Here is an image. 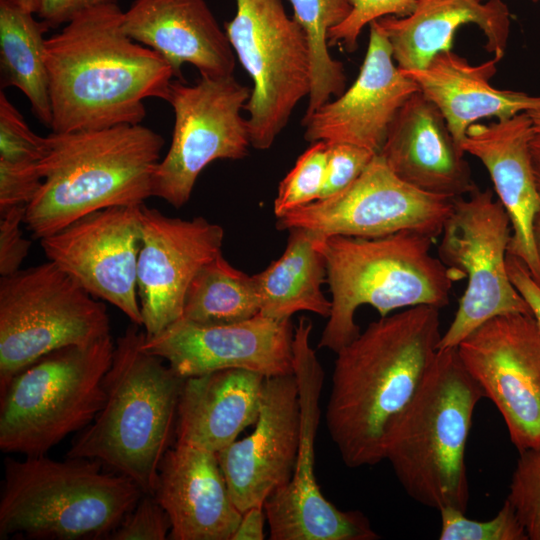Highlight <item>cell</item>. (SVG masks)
<instances>
[{"mask_svg":"<svg viewBox=\"0 0 540 540\" xmlns=\"http://www.w3.org/2000/svg\"><path fill=\"white\" fill-rule=\"evenodd\" d=\"M439 310L421 305L380 317L336 353L325 421L347 467L384 460L387 432L438 351Z\"/></svg>","mask_w":540,"mask_h":540,"instance_id":"obj_1","label":"cell"},{"mask_svg":"<svg viewBox=\"0 0 540 540\" xmlns=\"http://www.w3.org/2000/svg\"><path fill=\"white\" fill-rule=\"evenodd\" d=\"M122 16L118 4L93 7L46 39L52 132L141 124L144 100L167 101L171 67L125 34Z\"/></svg>","mask_w":540,"mask_h":540,"instance_id":"obj_2","label":"cell"},{"mask_svg":"<svg viewBox=\"0 0 540 540\" xmlns=\"http://www.w3.org/2000/svg\"><path fill=\"white\" fill-rule=\"evenodd\" d=\"M131 323L114 343L103 379L105 399L66 456L95 460L153 494L170 448L185 378L143 347L145 331Z\"/></svg>","mask_w":540,"mask_h":540,"instance_id":"obj_3","label":"cell"},{"mask_svg":"<svg viewBox=\"0 0 540 540\" xmlns=\"http://www.w3.org/2000/svg\"><path fill=\"white\" fill-rule=\"evenodd\" d=\"M42 184L26 206L24 224L42 239L75 220L152 196L164 139L141 124L46 136Z\"/></svg>","mask_w":540,"mask_h":540,"instance_id":"obj_4","label":"cell"},{"mask_svg":"<svg viewBox=\"0 0 540 540\" xmlns=\"http://www.w3.org/2000/svg\"><path fill=\"white\" fill-rule=\"evenodd\" d=\"M318 235L331 292L319 348L335 353L359 335L354 317L360 306L370 305L380 317L421 305L441 309L454 282L464 278L431 254L435 237L420 231L376 238Z\"/></svg>","mask_w":540,"mask_h":540,"instance_id":"obj_5","label":"cell"},{"mask_svg":"<svg viewBox=\"0 0 540 540\" xmlns=\"http://www.w3.org/2000/svg\"><path fill=\"white\" fill-rule=\"evenodd\" d=\"M483 391L457 347L438 349L414 398L385 438L388 460L404 491L423 506L466 511L465 450Z\"/></svg>","mask_w":540,"mask_h":540,"instance_id":"obj_6","label":"cell"},{"mask_svg":"<svg viewBox=\"0 0 540 540\" xmlns=\"http://www.w3.org/2000/svg\"><path fill=\"white\" fill-rule=\"evenodd\" d=\"M95 460L6 457L0 539H107L143 491Z\"/></svg>","mask_w":540,"mask_h":540,"instance_id":"obj_7","label":"cell"},{"mask_svg":"<svg viewBox=\"0 0 540 540\" xmlns=\"http://www.w3.org/2000/svg\"><path fill=\"white\" fill-rule=\"evenodd\" d=\"M111 335L54 350L21 370L0 392V449L46 455L81 432L105 399L103 379L113 357Z\"/></svg>","mask_w":540,"mask_h":540,"instance_id":"obj_8","label":"cell"},{"mask_svg":"<svg viewBox=\"0 0 540 540\" xmlns=\"http://www.w3.org/2000/svg\"><path fill=\"white\" fill-rule=\"evenodd\" d=\"M109 334L104 303L55 263L1 276L0 392L42 356Z\"/></svg>","mask_w":540,"mask_h":540,"instance_id":"obj_9","label":"cell"},{"mask_svg":"<svg viewBox=\"0 0 540 540\" xmlns=\"http://www.w3.org/2000/svg\"><path fill=\"white\" fill-rule=\"evenodd\" d=\"M235 1V16L224 24V31L253 82L244 107L251 146L266 150L310 92L308 41L282 0Z\"/></svg>","mask_w":540,"mask_h":540,"instance_id":"obj_10","label":"cell"},{"mask_svg":"<svg viewBox=\"0 0 540 540\" xmlns=\"http://www.w3.org/2000/svg\"><path fill=\"white\" fill-rule=\"evenodd\" d=\"M440 235L439 259L462 273L467 285L438 349L456 348L496 316L531 314L508 274L511 223L490 188L454 199Z\"/></svg>","mask_w":540,"mask_h":540,"instance_id":"obj_11","label":"cell"},{"mask_svg":"<svg viewBox=\"0 0 540 540\" xmlns=\"http://www.w3.org/2000/svg\"><path fill=\"white\" fill-rule=\"evenodd\" d=\"M312 322L294 326L293 374L300 405V441L290 481L264 503L271 540H377L360 511H342L322 494L315 476V438L320 421L324 371L310 343Z\"/></svg>","mask_w":540,"mask_h":540,"instance_id":"obj_12","label":"cell"},{"mask_svg":"<svg viewBox=\"0 0 540 540\" xmlns=\"http://www.w3.org/2000/svg\"><path fill=\"white\" fill-rule=\"evenodd\" d=\"M250 96L249 87L233 75L201 76L193 85L172 80L167 102L174 112V128L170 147L154 175L152 196L180 208L189 201L207 165L248 154L250 133L241 111Z\"/></svg>","mask_w":540,"mask_h":540,"instance_id":"obj_13","label":"cell"},{"mask_svg":"<svg viewBox=\"0 0 540 540\" xmlns=\"http://www.w3.org/2000/svg\"><path fill=\"white\" fill-rule=\"evenodd\" d=\"M454 199L423 192L397 177L376 154L343 191L277 218L279 230L302 228L322 236L363 238L415 230L438 237Z\"/></svg>","mask_w":540,"mask_h":540,"instance_id":"obj_14","label":"cell"},{"mask_svg":"<svg viewBox=\"0 0 540 540\" xmlns=\"http://www.w3.org/2000/svg\"><path fill=\"white\" fill-rule=\"evenodd\" d=\"M457 350L484 397L500 412L517 451L540 448V327L534 317L496 316Z\"/></svg>","mask_w":540,"mask_h":540,"instance_id":"obj_15","label":"cell"},{"mask_svg":"<svg viewBox=\"0 0 540 540\" xmlns=\"http://www.w3.org/2000/svg\"><path fill=\"white\" fill-rule=\"evenodd\" d=\"M142 205L95 211L40 239L49 261L141 327L137 261Z\"/></svg>","mask_w":540,"mask_h":540,"instance_id":"obj_16","label":"cell"},{"mask_svg":"<svg viewBox=\"0 0 540 540\" xmlns=\"http://www.w3.org/2000/svg\"><path fill=\"white\" fill-rule=\"evenodd\" d=\"M294 326L258 314L228 324H196L178 319L143 342L181 377L225 369H245L265 378L293 373Z\"/></svg>","mask_w":540,"mask_h":540,"instance_id":"obj_17","label":"cell"},{"mask_svg":"<svg viewBox=\"0 0 540 540\" xmlns=\"http://www.w3.org/2000/svg\"><path fill=\"white\" fill-rule=\"evenodd\" d=\"M141 228L137 294L142 327L152 336L180 319L191 281L221 253L224 230L203 217H168L145 204Z\"/></svg>","mask_w":540,"mask_h":540,"instance_id":"obj_18","label":"cell"},{"mask_svg":"<svg viewBox=\"0 0 540 540\" xmlns=\"http://www.w3.org/2000/svg\"><path fill=\"white\" fill-rule=\"evenodd\" d=\"M360 72L335 100L304 115V138L310 143H349L378 154L398 111L418 85L395 65L390 43L376 21Z\"/></svg>","mask_w":540,"mask_h":540,"instance_id":"obj_19","label":"cell"},{"mask_svg":"<svg viewBox=\"0 0 540 540\" xmlns=\"http://www.w3.org/2000/svg\"><path fill=\"white\" fill-rule=\"evenodd\" d=\"M254 425L251 434L217 453L231 498L242 513L264 505L293 475L300 441V405L293 373L265 378Z\"/></svg>","mask_w":540,"mask_h":540,"instance_id":"obj_20","label":"cell"},{"mask_svg":"<svg viewBox=\"0 0 540 540\" xmlns=\"http://www.w3.org/2000/svg\"><path fill=\"white\" fill-rule=\"evenodd\" d=\"M534 135L532 118L523 112L488 125H470L460 147L487 169L511 223L508 254L522 261L540 285V263L533 241V223L540 210L530 152Z\"/></svg>","mask_w":540,"mask_h":540,"instance_id":"obj_21","label":"cell"},{"mask_svg":"<svg viewBox=\"0 0 540 540\" xmlns=\"http://www.w3.org/2000/svg\"><path fill=\"white\" fill-rule=\"evenodd\" d=\"M378 154L397 177L423 192L456 199L477 189L443 114L421 91L400 108Z\"/></svg>","mask_w":540,"mask_h":540,"instance_id":"obj_22","label":"cell"},{"mask_svg":"<svg viewBox=\"0 0 540 540\" xmlns=\"http://www.w3.org/2000/svg\"><path fill=\"white\" fill-rule=\"evenodd\" d=\"M125 34L158 53L174 77L189 63L202 77L233 75L235 53L205 0H134L123 12Z\"/></svg>","mask_w":540,"mask_h":540,"instance_id":"obj_23","label":"cell"},{"mask_svg":"<svg viewBox=\"0 0 540 540\" xmlns=\"http://www.w3.org/2000/svg\"><path fill=\"white\" fill-rule=\"evenodd\" d=\"M153 495L170 519L172 540H231L242 516L217 453L198 447L168 449Z\"/></svg>","mask_w":540,"mask_h":540,"instance_id":"obj_24","label":"cell"},{"mask_svg":"<svg viewBox=\"0 0 540 540\" xmlns=\"http://www.w3.org/2000/svg\"><path fill=\"white\" fill-rule=\"evenodd\" d=\"M482 1L417 0L411 14L375 21L402 70L423 69L437 54L451 50L456 31L465 24H475L482 30L486 50L500 61L510 33V12L501 0Z\"/></svg>","mask_w":540,"mask_h":540,"instance_id":"obj_25","label":"cell"},{"mask_svg":"<svg viewBox=\"0 0 540 540\" xmlns=\"http://www.w3.org/2000/svg\"><path fill=\"white\" fill-rule=\"evenodd\" d=\"M265 377L225 369L185 378L177 407L175 444L220 452L258 418Z\"/></svg>","mask_w":540,"mask_h":540,"instance_id":"obj_26","label":"cell"},{"mask_svg":"<svg viewBox=\"0 0 540 540\" xmlns=\"http://www.w3.org/2000/svg\"><path fill=\"white\" fill-rule=\"evenodd\" d=\"M498 62L493 57L480 65H470L449 50L437 54L423 69L401 70L439 108L460 147L468 127L480 119L503 120L540 110V96L491 86Z\"/></svg>","mask_w":540,"mask_h":540,"instance_id":"obj_27","label":"cell"},{"mask_svg":"<svg viewBox=\"0 0 540 540\" xmlns=\"http://www.w3.org/2000/svg\"><path fill=\"white\" fill-rule=\"evenodd\" d=\"M280 258L254 275L260 302L259 314L276 320H290L300 311L328 318L331 300L321 290L327 281L324 256L316 232L292 228Z\"/></svg>","mask_w":540,"mask_h":540,"instance_id":"obj_28","label":"cell"},{"mask_svg":"<svg viewBox=\"0 0 540 540\" xmlns=\"http://www.w3.org/2000/svg\"><path fill=\"white\" fill-rule=\"evenodd\" d=\"M49 29L18 0H0L1 87L23 92L34 116L48 128L52 115L44 35Z\"/></svg>","mask_w":540,"mask_h":540,"instance_id":"obj_29","label":"cell"},{"mask_svg":"<svg viewBox=\"0 0 540 540\" xmlns=\"http://www.w3.org/2000/svg\"><path fill=\"white\" fill-rule=\"evenodd\" d=\"M260 312L253 276L234 268L222 252L204 264L191 281L181 319L204 325L250 319Z\"/></svg>","mask_w":540,"mask_h":540,"instance_id":"obj_30","label":"cell"},{"mask_svg":"<svg viewBox=\"0 0 540 540\" xmlns=\"http://www.w3.org/2000/svg\"><path fill=\"white\" fill-rule=\"evenodd\" d=\"M294 18L303 28L309 46L311 86L305 115H309L345 89L342 62L328 50L329 31L343 22L352 9L351 0H289Z\"/></svg>","mask_w":540,"mask_h":540,"instance_id":"obj_31","label":"cell"},{"mask_svg":"<svg viewBox=\"0 0 540 540\" xmlns=\"http://www.w3.org/2000/svg\"><path fill=\"white\" fill-rule=\"evenodd\" d=\"M327 151V143L318 141L299 156L279 184L274 201L276 218L319 199L325 181Z\"/></svg>","mask_w":540,"mask_h":540,"instance_id":"obj_32","label":"cell"},{"mask_svg":"<svg viewBox=\"0 0 540 540\" xmlns=\"http://www.w3.org/2000/svg\"><path fill=\"white\" fill-rule=\"evenodd\" d=\"M441 540H529L515 509L505 500L497 515L480 521L467 518L465 512L445 506L439 509Z\"/></svg>","mask_w":540,"mask_h":540,"instance_id":"obj_33","label":"cell"},{"mask_svg":"<svg viewBox=\"0 0 540 540\" xmlns=\"http://www.w3.org/2000/svg\"><path fill=\"white\" fill-rule=\"evenodd\" d=\"M506 500L515 509L529 540H540V448L519 453Z\"/></svg>","mask_w":540,"mask_h":540,"instance_id":"obj_34","label":"cell"},{"mask_svg":"<svg viewBox=\"0 0 540 540\" xmlns=\"http://www.w3.org/2000/svg\"><path fill=\"white\" fill-rule=\"evenodd\" d=\"M47 148L46 137L35 134L21 113L0 92V160L40 162Z\"/></svg>","mask_w":540,"mask_h":540,"instance_id":"obj_35","label":"cell"},{"mask_svg":"<svg viewBox=\"0 0 540 540\" xmlns=\"http://www.w3.org/2000/svg\"><path fill=\"white\" fill-rule=\"evenodd\" d=\"M417 0H351L348 17L328 34L329 45L342 44L349 52L357 48L366 25L385 16L405 17L412 13Z\"/></svg>","mask_w":540,"mask_h":540,"instance_id":"obj_36","label":"cell"},{"mask_svg":"<svg viewBox=\"0 0 540 540\" xmlns=\"http://www.w3.org/2000/svg\"><path fill=\"white\" fill-rule=\"evenodd\" d=\"M170 530V519L163 507L153 494L144 493L107 539L165 540Z\"/></svg>","mask_w":540,"mask_h":540,"instance_id":"obj_37","label":"cell"},{"mask_svg":"<svg viewBox=\"0 0 540 540\" xmlns=\"http://www.w3.org/2000/svg\"><path fill=\"white\" fill-rule=\"evenodd\" d=\"M327 145L326 175L319 199L331 197L346 189L363 173L376 155L366 148L349 143Z\"/></svg>","mask_w":540,"mask_h":540,"instance_id":"obj_38","label":"cell"},{"mask_svg":"<svg viewBox=\"0 0 540 540\" xmlns=\"http://www.w3.org/2000/svg\"><path fill=\"white\" fill-rule=\"evenodd\" d=\"M40 162L0 160V211L27 206L42 184Z\"/></svg>","mask_w":540,"mask_h":540,"instance_id":"obj_39","label":"cell"},{"mask_svg":"<svg viewBox=\"0 0 540 540\" xmlns=\"http://www.w3.org/2000/svg\"><path fill=\"white\" fill-rule=\"evenodd\" d=\"M26 206H14L0 211V274L15 273L29 253L31 243L21 230Z\"/></svg>","mask_w":540,"mask_h":540,"instance_id":"obj_40","label":"cell"},{"mask_svg":"<svg viewBox=\"0 0 540 540\" xmlns=\"http://www.w3.org/2000/svg\"><path fill=\"white\" fill-rule=\"evenodd\" d=\"M108 4H118V0H43L38 15L50 28H55L88 9Z\"/></svg>","mask_w":540,"mask_h":540,"instance_id":"obj_41","label":"cell"},{"mask_svg":"<svg viewBox=\"0 0 540 540\" xmlns=\"http://www.w3.org/2000/svg\"><path fill=\"white\" fill-rule=\"evenodd\" d=\"M507 270L513 285L540 327V285L533 279L524 263L511 254H507Z\"/></svg>","mask_w":540,"mask_h":540,"instance_id":"obj_42","label":"cell"},{"mask_svg":"<svg viewBox=\"0 0 540 540\" xmlns=\"http://www.w3.org/2000/svg\"><path fill=\"white\" fill-rule=\"evenodd\" d=\"M266 514L264 505H255L246 509L231 540H263Z\"/></svg>","mask_w":540,"mask_h":540,"instance_id":"obj_43","label":"cell"},{"mask_svg":"<svg viewBox=\"0 0 540 540\" xmlns=\"http://www.w3.org/2000/svg\"><path fill=\"white\" fill-rule=\"evenodd\" d=\"M530 152L535 182L540 193V134L535 133L531 139Z\"/></svg>","mask_w":540,"mask_h":540,"instance_id":"obj_44","label":"cell"},{"mask_svg":"<svg viewBox=\"0 0 540 540\" xmlns=\"http://www.w3.org/2000/svg\"><path fill=\"white\" fill-rule=\"evenodd\" d=\"M533 241L540 263V210L538 211L533 223Z\"/></svg>","mask_w":540,"mask_h":540,"instance_id":"obj_45","label":"cell"},{"mask_svg":"<svg viewBox=\"0 0 540 540\" xmlns=\"http://www.w3.org/2000/svg\"><path fill=\"white\" fill-rule=\"evenodd\" d=\"M23 8L34 13L39 14L43 0H18Z\"/></svg>","mask_w":540,"mask_h":540,"instance_id":"obj_46","label":"cell"},{"mask_svg":"<svg viewBox=\"0 0 540 540\" xmlns=\"http://www.w3.org/2000/svg\"><path fill=\"white\" fill-rule=\"evenodd\" d=\"M528 114L532 118L535 133L540 134V110L528 112Z\"/></svg>","mask_w":540,"mask_h":540,"instance_id":"obj_47","label":"cell"},{"mask_svg":"<svg viewBox=\"0 0 540 540\" xmlns=\"http://www.w3.org/2000/svg\"><path fill=\"white\" fill-rule=\"evenodd\" d=\"M534 2H536L537 0H533Z\"/></svg>","mask_w":540,"mask_h":540,"instance_id":"obj_48","label":"cell"}]
</instances>
